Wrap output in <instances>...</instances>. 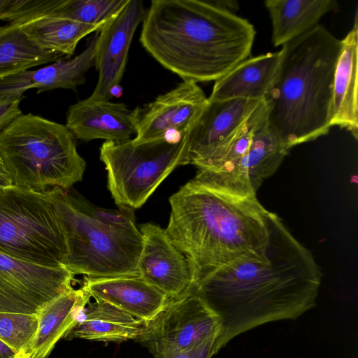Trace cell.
I'll use <instances>...</instances> for the list:
<instances>
[{"instance_id": "cell-1", "label": "cell", "mask_w": 358, "mask_h": 358, "mask_svg": "<svg viewBox=\"0 0 358 358\" xmlns=\"http://www.w3.org/2000/svg\"><path fill=\"white\" fill-rule=\"evenodd\" d=\"M262 250L207 275L190 294L218 317V351L231 339L266 323L295 320L316 305L322 273L313 255L269 211Z\"/></svg>"}, {"instance_id": "cell-2", "label": "cell", "mask_w": 358, "mask_h": 358, "mask_svg": "<svg viewBox=\"0 0 358 358\" xmlns=\"http://www.w3.org/2000/svg\"><path fill=\"white\" fill-rule=\"evenodd\" d=\"M140 42L182 80L216 81L249 57L255 38L246 19L210 1L152 0Z\"/></svg>"}, {"instance_id": "cell-3", "label": "cell", "mask_w": 358, "mask_h": 358, "mask_svg": "<svg viewBox=\"0 0 358 358\" xmlns=\"http://www.w3.org/2000/svg\"><path fill=\"white\" fill-rule=\"evenodd\" d=\"M169 203L165 231L187 258L194 287L213 271L266 245L269 211L257 196L233 195L190 180Z\"/></svg>"}, {"instance_id": "cell-4", "label": "cell", "mask_w": 358, "mask_h": 358, "mask_svg": "<svg viewBox=\"0 0 358 358\" xmlns=\"http://www.w3.org/2000/svg\"><path fill=\"white\" fill-rule=\"evenodd\" d=\"M341 48V39L320 24L282 46L275 78L263 101L268 127L289 149L329 131Z\"/></svg>"}, {"instance_id": "cell-5", "label": "cell", "mask_w": 358, "mask_h": 358, "mask_svg": "<svg viewBox=\"0 0 358 358\" xmlns=\"http://www.w3.org/2000/svg\"><path fill=\"white\" fill-rule=\"evenodd\" d=\"M76 139L65 124L22 114L0 134V156L13 185L46 194L81 181L86 162Z\"/></svg>"}, {"instance_id": "cell-6", "label": "cell", "mask_w": 358, "mask_h": 358, "mask_svg": "<svg viewBox=\"0 0 358 358\" xmlns=\"http://www.w3.org/2000/svg\"><path fill=\"white\" fill-rule=\"evenodd\" d=\"M46 194L53 202L66 236L65 267L74 275L140 276L137 265L143 237L139 229L120 230L101 224L81 211L66 189Z\"/></svg>"}, {"instance_id": "cell-7", "label": "cell", "mask_w": 358, "mask_h": 358, "mask_svg": "<svg viewBox=\"0 0 358 358\" xmlns=\"http://www.w3.org/2000/svg\"><path fill=\"white\" fill-rule=\"evenodd\" d=\"M0 253L47 266H64L67 245L47 194L12 186L0 189Z\"/></svg>"}, {"instance_id": "cell-8", "label": "cell", "mask_w": 358, "mask_h": 358, "mask_svg": "<svg viewBox=\"0 0 358 358\" xmlns=\"http://www.w3.org/2000/svg\"><path fill=\"white\" fill-rule=\"evenodd\" d=\"M100 159L115 203L138 208L175 168L189 164L187 133L141 143L105 141Z\"/></svg>"}, {"instance_id": "cell-9", "label": "cell", "mask_w": 358, "mask_h": 358, "mask_svg": "<svg viewBox=\"0 0 358 358\" xmlns=\"http://www.w3.org/2000/svg\"><path fill=\"white\" fill-rule=\"evenodd\" d=\"M220 328L215 313L200 298L189 294L169 300L157 316L146 323L138 341L153 355L179 353L218 338Z\"/></svg>"}, {"instance_id": "cell-10", "label": "cell", "mask_w": 358, "mask_h": 358, "mask_svg": "<svg viewBox=\"0 0 358 358\" xmlns=\"http://www.w3.org/2000/svg\"><path fill=\"white\" fill-rule=\"evenodd\" d=\"M74 275L64 266H47L0 253V313L38 315L72 288Z\"/></svg>"}, {"instance_id": "cell-11", "label": "cell", "mask_w": 358, "mask_h": 358, "mask_svg": "<svg viewBox=\"0 0 358 358\" xmlns=\"http://www.w3.org/2000/svg\"><path fill=\"white\" fill-rule=\"evenodd\" d=\"M139 231L143 237L137 265L140 277L170 300L189 294L194 285L192 269L165 229L145 223L141 225Z\"/></svg>"}, {"instance_id": "cell-12", "label": "cell", "mask_w": 358, "mask_h": 358, "mask_svg": "<svg viewBox=\"0 0 358 358\" xmlns=\"http://www.w3.org/2000/svg\"><path fill=\"white\" fill-rule=\"evenodd\" d=\"M145 11L142 1L128 0L122 9L98 31L95 66L99 73L90 97L110 100L124 72L129 50L135 31Z\"/></svg>"}, {"instance_id": "cell-13", "label": "cell", "mask_w": 358, "mask_h": 358, "mask_svg": "<svg viewBox=\"0 0 358 358\" xmlns=\"http://www.w3.org/2000/svg\"><path fill=\"white\" fill-rule=\"evenodd\" d=\"M207 101L197 83L183 80L140 108L137 132L132 141L141 143L187 133Z\"/></svg>"}, {"instance_id": "cell-14", "label": "cell", "mask_w": 358, "mask_h": 358, "mask_svg": "<svg viewBox=\"0 0 358 358\" xmlns=\"http://www.w3.org/2000/svg\"><path fill=\"white\" fill-rule=\"evenodd\" d=\"M262 101L208 100L187 133L189 164L207 158L250 117Z\"/></svg>"}, {"instance_id": "cell-15", "label": "cell", "mask_w": 358, "mask_h": 358, "mask_svg": "<svg viewBox=\"0 0 358 358\" xmlns=\"http://www.w3.org/2000/svg\"><path fill=\"white\" fill-rule=\"evenodd\" d=\"M140 108L89 96L69 106L65 126L76 139L122 142L136 134Z\"/></svg>"}, {"instance_id": "cell-16", "label": "cell", "mask_w": 358, "mask_h": 358, "mask_svg": "<svg viewBox=\"0 0 358 358\" xmlns=\"http://www.w3.org/2000/svg\"><path fill=\"white\" fill-rule=\"evenodd\" d=\"M97 38L96 31L84 50L73 58L64 57L47 66L1 78L0 98H22L31 89H36L37 93L56 89L76 90L85 83L89 69L95 66Z\"/></svg>"}, {"instance_id": "cell-17", "label": "cell", "mask_w": 358, "mask_h": 358, "mask_svg": "<svg viewBox=\"0 0 358 358\" xmlns=\"http://www.w3.org/2000/svg\"><path fill=\"white\" fill-rule=\"evenodd\" d=\"M81 287L94 300L113 305L145 323L153 320L170 300L140 276L85 277Z\"/></svg>"}, {"instance_id": "cell-18", "label": "cell", "mask_w": 358, "mask_h": 358, "mask_svg": "<svg viewBox=\"0 0 358 358\" xmlns=\"http://www.w3.org/2000/svg\"><path fill=\"white\" fill-rule=\"evenodd\" d=\"M269 129L266 119L258 127L250 149L238 163L220 192L243 197L257 196L289 150Z\"/></svg>"}, {"instance_id": "cell-19", "label": "cell", "mask_w": 358, "mask_h": 358, "mask_svg": "<svg viewBox=\"0 0 358 358\" xmlns=\"http://www.w3.org/2000/svg\"><path fill=\"white\" fill-rule=\"evenodd\" d=\"M90 298L82 287L72 288L45 305L38 314L36 334L17 357L47 358L76 324Z\"/></svg>"}, {"instance_id": "cell-20", "label": "cell", "mask_w": 358, "mask_h": 358, "mask_svg": "<svg viewBox=\"0 0 358 358\" xmlns=\"http://www.w3.org/2000/svg\"><path fill=\"white\" fill-rule=\"evenodd\" d=\"M342 48L336 66L331 126H338L358 138V17L352 29L341 39Z\"/></svg>"}, {"instance_id": "cell-21", "label": "cell", "mask_w": 358, "mask_h": 358, "mask_svg": "<svg viewBox=\"0 0 358 358\" xmlns=\"http://www.w3.org/2000/svg\"><path fill=\"white\" fill-rule=\"evenodd\" d=\"M281 51L248 57L215 81L208 100L262 101L275 78Z\"/></svg>"}, {"instance_id": "cell-22", "label": "cell", "mask_w": 358, "mask_h": 358, "mask_svg": "<svg viewBox=\"0 0 358 358\" xmlns=\"http://www.w3.org/2000/svg\"><path fill=\"white\" fill-rule=\"evenodd\" d=\"M146 323L108 303L89 301L80 311L66 339L83 338L104 342L138 340Z\"/></svg>"}, {"instance_id": "cell-23", "label": "cell", "mask_w": 358, "mask_h": 358, "mask_svg": "<svg viewBox=\"0 0 358 358\" xmlns=\"http://www.w3.org/2000/svg\"><path fill=\"white\" fill-rule=\"evenodd\" d=\"M264 3L271 20L274 47L311 30L324 15L338 8L335 0H266Z\"/></svg>"}, {"instance_id": "cell-24", "label": "cell", "mask_w": 358, "mask_h": 358, "mask_svg": "<svg viewBox=\"0 0 358 358\" xmlns=\"http://www.w3.org/2000/svg\"><path fill=\"white\" fill-rule=\"evenodd\" d=\"M102 26L83 24L52 15L42 16L20 25L38 45L66 58L73 55L82 38L98 31Z\"/></svg>"}, {"instance_id": "cell-25", "label": "cell", "mask_w": 358, "mask_h": 358, "mask_svg": "<svg viewBox=\"0 0 358 358\" xmlns=\"http://www.w3.org/2000/svg\"><path fill=\"white\" fill-rule=\"evenodd\" d=\"M64 57L38 45L18 24L0 27V79Z\"/></svg>"}, {"instance_id": "cell-26", "label": "cell", "mask_w": 358, "mask_h": 358, "mask_svg": "<svg viewBox=\"0 0 358 358\" xmlns=\"http://www.w3.org/2000/svg\"><path fill=\"white\" fill-rule=\"evenodd\" d=\"M128 0H59L52 16L83 24L103 25L115 16Z\"/></svg>"}, {"instance_id": "cell-27", "label": "cell", "mask_w": 358, "mask_h": 358, "mask_svg": "<svg viewBox=\"0 0 358 358\" xmlns=\"http://www.w3.org/2000/svg\"><path fill=\"white\" fill-rule=\"evenodd\" d=\"M38 328V315L0 313V341L17 353L27 345Z\"/></svg>"}, {"instance_id": "cell-28", "label": "cell", "mask_w": 358, "mask_h": 358, "mask_svg": "<svg viewBox=\"0 0 358 358\" xmlns=\"http://www.w3.org/2000/svg\"><path fill=\"white\" fill-rule=\"evenodd\" d=\"M67 193L74 204L84 213L107 227L120 230H135L134 210L120 207V210L99 207L71 188Z\"/></svg>"}, {"instance_id": "cell-29", "label": "cell", "mask_w": 358, "mask_h": 358, "mask_svg": "<svg viewBox=\"0 0 358 358\" xmlns=\"http://www.w3.org/2000/svg\"><path fill=\"white\" fill-rule=\"evenodd\" d=\"M58 3L59 0H0V20L20 25L51 15Z\"/></svg>"}, {"instance_id": "cell-30", "label": "cell", "mask_w": 358, "mask_h": 358, "mask_svg": "<svg viewBox=\"0 0 358 358\" xmlns=\"http://www.w3.org/2000/svg\"><path fill=\"white\" fill-rule=\"evenodd\" d=\"M217 338H211L187 351L173 354L154 355V358H212L217 351L216 343Z\"/></svg>"}, {"instance_id": "cell-31", "label": "cell", "mask_w": 358, "mask_h": 358, "mask_svg": "<svg viewBox=\"0 0 358 358\" xmlns=\"http://www.w3.org/2000/svg\"><path fill=\"white\" fill-rule=\"evenodd\" d=\"M22 98H0V134L22 114L20 103Z\"/></svg>"}, {"instance_id": "cell-32", "label": "cell", "mask_w": 358, "mask_h": 358, "mask_svg": "<svg viewBox=\"0 0 358 358\" xmlns=\"http://www.w3.org/2000/svg\"><path fill=\"white\" fill-rule=\"evenodd\" d=\"M215 6L227 12L234 13L239 8V4L234 0H210Z\"/></svg>"}, {"instance_id": "cell-33", "label": "cell", "mask_w": 358, "mask_h": 358, "mask_svg": "<svg viewBox=\"0 0 358 358\" xmlns=\"http://www.w3.org/2000/svg\"><path fill=\"white\" fill-rule=\"evenodd\" d=\"M13 186L12 178L8 173L0 156V189Z\"/></svg>"}, {"instance_id": "cell-34", "label": "cell", "mask_w": 358, "mask_h": 358, "mask_svg": "<svg viewBox=\"0 0 358 358\" xmlns=\"http://www.w3.org/2000/svg\"><path fill=\"white\" fill-rule=\"evenodd\" d=\"M0 358H17V353L0 341Z\"/></svg>"}]
</instances>
